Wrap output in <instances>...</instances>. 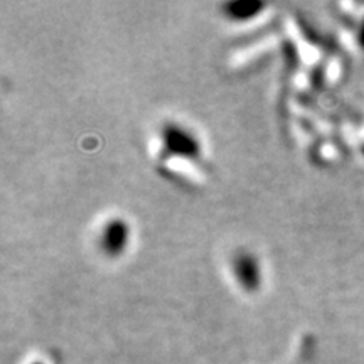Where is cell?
<instances>
[{"label": "cell", "instance_id": "cell-3", "mask_svg": "<svg viewBox=\"0 0 364 364\" xmlns=\"http://www.w3.org/2000/svg\"><path fill=\"white\" fill-rule=\"evenodd\" d=\"M164 144H166V147L172 154H177V156L196 157L199 154L198 139L191 132L184 130L179 125L167 127L164 130Z\"/></svg>", "mask_w": 364, "mask_h": 364}, {"label": "cell", "instance_id": "cell-2", "mask_svg": "<svg viewBox=\"0 0 364 364\" xmlns=\"http://www.w3.org/2000/svg\"><path fill=\"white\" fill-rule=\"evenodd\" d=\"M130 241V226L125 220L120 218H112L102 226L98 236L100 250L110 258L120 257L129 247Z\"/></svg>", "mask_w": 364, "mask_h": 364}, {"label": "cell", "instance_id": "cell-1", "mask_svg": "<svg viewBox=\"0 0 364 364\" xmlns=\"http://www.w3.org/2000/svg\"><path fill=\"white\" fill-rule=\"evenodd\" d=\"M231 272L241 290L253 294L262 287V267L253 253L241 250L231 260Z\"/></svg>", "mask_w": 364, "mask_h": 364}, {"label": "cell", "instance_id": "cell-4", "mask_svg": "<svg viewBox=\"0 0 364 364\" xmlns=\"http://www.w3.org/2000/svg\"><path fill=\"white\" fill-rule=\"evenodd\" d=\"M262 9L260 4H253V2H236V4H230L226 6V12L228 16L235 17V19H247V17L253 16L255 12H258Z\"/></svg>", "mask_w": 364, "mask_h": 364}]
</instances>
